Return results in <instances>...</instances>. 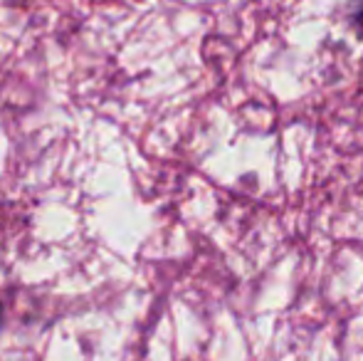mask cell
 Instances as JSON below:
<instances>
[{
	"instance_id": "obj_1",
	"label": "cell",
	"mask_w": 363,
	"mask_h": 361,
	"mask_svg": "<svg viewBox=\"0 0 363 361\" xmlns=\"http://www.w3.org/2000/svg\"><path fill=\"white\" fill-rule=\"evenodd\" d=\"M349 23L351 28L363 38V0H351L349 5Z\"/></svg>"
},
{
	"instance_id": "obj_2",
	"label": "cell",
	"mask_w": 363,
	"mask_h": 361,
	"mask_svg": "<svg viewBox=\"0 0 363 361\" xmlns=\"http://www.w3.org/2000/svg\"><path fill=\"white\" fill-rule=\"evenodd\" d=\"M0 324H3V304H0Z\"/></svg>"
}]
</instances>
